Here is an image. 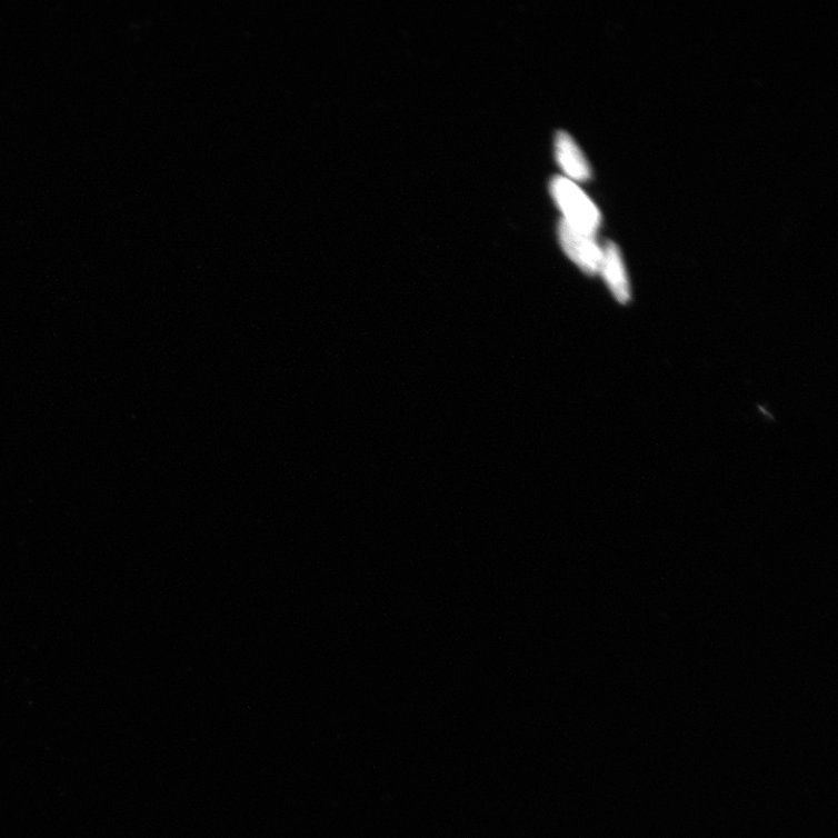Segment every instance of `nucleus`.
<instances>
[{"instance_id": "nucleus-1", "label": "nucleus", "mask_w": 838, "mask_h": 838, "mask_svg": "<svg viewBox=\"0 0 838 838\" xmlns=\"http://www.w3.org/2000/svg\"><path fill=\"white\" fill-rule=\"evenodd\" d=\"M551 191L566 221L582 231L596 235L601 223V215L596 204L572 181L557 178L552 181Z\"/></svg>"}, {"instance_id": "nucleus-2", "label": "nucleus", "mask_w": 838, "mask_h": 838, "mask_svg": "<svg viewBox=\"0 0 838 838\" xmlns=\"http://www.w3.org/2000/svg\"><path fill=\"white\" fill-rule=\"evenodd\" d=\"M562 248L587 275H596L600 270L602 250L596 242L593 233L582 231L565 219L559 227Z\"/></svg>"}, {"instance_id": "nucleus-3", "label": "nucleus", "mask_w": 838, "mask_h": 838, "mask_svg": "<svg viewBox=\"0 0 838 838\" xmlns=\"http://www.w3.org/2000/svg\"><path fill=\"white\" fill-rule=\"evenodd\" d=\"M600 270L613 295V298L621 303H627L630 299V287L618 246L608 242L602 250Z\"/></svg>"}, {"instance_id": "nucleus-4", "label": "nucleus", "mask_w": 838, "mask_h": 838, "mask_svg": "<svg viewBox=\"0 0 838 838\" xmlns=\"http://www.w3.org/2000/svg\"><path fill=\"white\" fill-rule=\"evenodd\" d=\"M557 160L567 177L583 181L590 177V168L575 140L563 132L556 138Z\"/></svg>"}]
</instances>
